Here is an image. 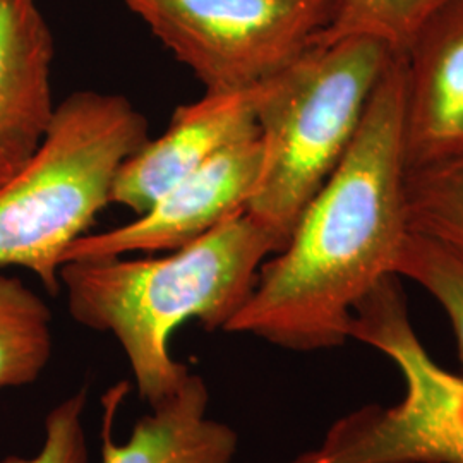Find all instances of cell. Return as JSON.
<instances>
[{"label":"cell","instance_id":"cell-2","mask_svg":"<svg viewBox=\"0 0 463 463\" xmlns=\"http://www.w3.org/2000/svg\"><path fill=\"white\" fill-rule=\"evenodd\" d=\"M280 249L242 212L165 256L69 261L59 279L71 317L116 338L139 398L153 407L174 395L191 373L170 352L174 331L191 319L206 330L225 331L261 266Z\"/></svg>","mask_w":463,"mask_h":463},{"label":"cell","instance_id":"cell-6","mask_svg":"<svg viewBox=\"0 0 463 463\" xmlns=\"http://www.w3.org/2000/svg\"><path fill=\"white\" fill-rule=\"evenodd\" d=\"M204 91L265 83L311 49L338 0H124Z\"/></svg>","mask_w":463,"mask_h":463},{"label":"cell","instance_id":"cell-13","mask_svg":"<svg viewBox=\"0 0 463 463\" xmlns=\"http://www.w3.org/2000/svg\"><path fill=\"white\" fill-rule=\"evenodd\" d=\"M409 232L463 258V156L407 172Z\"/></svg>","mask_w":463,"mask_h":463},{"label":"cell","instance_id":"cell-14","mask_svg":"<svg viewBox=\"0 0 463 463\" xmlns=\"http://www.w3.org/2000/svg\"><path fill=\"white\" fill-rule=\"evenodd\" d=\"M447 0H338L336 14L316 43L367 36L398 55L411 47L417 32ZM315 43V45H316Z\"/></svg>","mask_w":463,"mask_h":463},{"label":"cell","instance_id":"cell-4","mask_svg":"<svg viewBox=\"0 0 463 463\" xmlns=\"http://www.w3.org/2000/svg\"><path fill=\"white\" fill-rule=\"evenodd\" d=\"M397 55L367 36L316 43L258 84L263 155L246 213L280 248L344 160L376 86Z\"/></svg>","mask_w":463,"mask_h":463},{"label":"cell","instance_id":"cell-15","mask_svg":"<svg viewBox=\"0 0 463 463\" xmlns=\"http://www.w3.org/2000/svg\"><path fill=\"white\" fill-rule=\"evenodd\" d=\"M395 275L414 281L447 315L463 365V258L428 237L409 232L395 263Z\"/></svg>","mask_w":463,"mask_h":463},{"label":"cell","instance_id":"cell-9","mask_svg":"<svg viewBox=\"0 0 463 463\" xmlns=\"http://www.w3.org/2000/svg\"><path fill=\"white\" fill-rule=\"evenodd\" d=\"M258 86L235 91H204L175 109L165 133L151 139L122 165L112 203L141 215L166 191L215 155L260 134Z\"/></svg>","mask_w":463,"mask_h":463},{"label":"cell","instance_id":"cell-1","mask_svg":"<svg viewBox=\"0 0 463 463\" xmlns=\"http://www.w3.org/2000/svg\"><path fill=\"white\" fill-rule=\"evenodd\" d=\"M405 62L383 74L340 165L319 189L287 244L261 266L225 331L292 352L342 347L355 307L395 275L409 235L403 153Z\"/></svg>","mask_w":463,"mask_h":463},{"label":"cell","instance_id":"cell-8","mask_svg":"<svg viewBox=\"0 0 463 463\" xmlns=\"http://www.w3.org/2000/svg\"><path fill=\"white\" fill-rule=\"evenodd\" d=\"M407 172L463 156V0H447L403 53Z\"/></svg>","mask_w":463,"mask_h":463},{"label":"cell","instance_id":"cell-5","mask_svg":"<svg viewBox=\"0 0 463 463\" xmlns=\"http://www.w3.org/2000/svg\"><path fill=\"white\" fill-rule=\"evenodd\" d=\"M350 340L397 365L403 397L344 415L317 447L281 463H463V376L438 364L419 338L400 277L361 300Z\"/></svg>","mask_w":463,"mask_h":463},{"label":"cell","instance_id":"cell-3","mask_svg":"<svg viewBox=\"0 0 463 463\" xmlns=\"http://www.w3.org/2000/svg\"><path fill=\"white\" fill-rule=\"evenodd\" d=\"M148 139V118L124 95L81 90L57 103L33 158L0 187V268H24L57 294L67 250Z\"/></svg>","mask_w":463,"mask_h":463},{"label":"cell","instance_id":"cell-11","mask_svg":"<svg viewBox=\"0 0 463 463\" xmlns=\"http://www.w3.org/2000/svg\"><path fill=\"white\" fill-rule=\"evenodd\" d=\"M117 386L105 400L101 463H232L239 434L208 415L210 392L204 380L189 373L183 386L141 417L129 439L117 443L112 422L122 400Z\"/></svg>","mask_w":463,"mask_h":463},{"label":"cell","instance_id":"cell-12","mask_svg":"<svg viewBox=\"0 0 463 463\" xmlns=\"http://www.w3.org/2000/svg\"><path fill=\"white\" fill-rule=\"evenodd\" d=\"M53 352L52 311L19 279L0 275V392L32 384Z\"/></svg>","mask_w":463,"mask_h":463},{"label":"cell","instance_id":"cell-10","mask_svg":"<svg viewBox=\"0 0 463 463\" xmlns=\"http://www.w3.org/2000/svg\"><path fill=\"white\" fill-rule=\"evenodd\" d=\"M55 43L38 0H0V187L40 148L55 112Z\"/></svg>","mask_w":463,"mask_h":463},{"label":"cell","instance_id":"cell-16","mask_svg":"<svg viewBox=\"0 0 463 463\" xmlns=\"http://www.w3.org/2000/svg\"><path fill=\"white\" fill-rule=\"evenodd\" d=\"M86 392H78L50 411L43 443L33 457H7L0 463H88L83 415Z\"/></svg>","mask_w":463,"mask_h":463},{"label":"cell","instance_id":"cell-7","mask_svg":"<svg viewBox=\"0 0 463 463\" xmlns=\"http://www.w3.org/2000/svg\"><path fill=\"white\" fill-rule=\"evenodd\" d=\"M260 134L233 143L172 185L133 222L74 241L66 261L170 252L246 212L261 168Z\"/></svg>","mask_w":463,"mask_h":463}]
</instances>
